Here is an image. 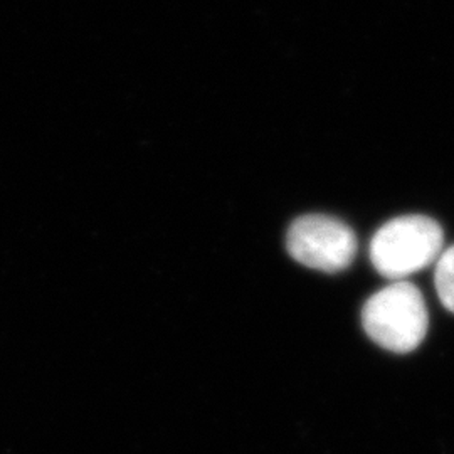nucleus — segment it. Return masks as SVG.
Returning <instances> with one entry per match:
<instances>
[{
	"mask_svg": "<svg viewBox=\"0 0 454 454\" xmlns=\"http://www.w3.org/2000/svg\"><path fill=\"white\" fill-rule=\"evenodd\" d=\"M286 247L293 260L311 270L339 273L347 270L357 254V238L340 219L309 214L298 217L286 234Z\"/></svg>",
	"mask_w": 454,
	"mask_h": 454,
	"instance_id": "3",
	"label": "nucleus"
},
{
	"mask_svg": "<svg viewBox=\"0 0 454 454\" xmlns=\"http://www.w3.org/2000/svg\"><path fill=\"white\" fill-rule=\"evenodd\" d=\"M365 333L382 348L409 354L424 340L429 313L418 286L397 281L375 293L362 309Z\"/></svg>",
	"mask_w": 454,
	"mask_h": 454,
	"instance_id": "1",
	"label": "nucleus"
},
{
	"mask_svg": "<svg viewBox=\"0 0 454 454\" xmlns=\"http://www.w3.org/2000/svg\"><path fill=\"white\" fill-rule=\"evenodd\" d=\"M444 232L426 215H403L380 227L371 243L373 268L390 279H403L438 260Z\"/></svg>",
	"mask_w": 454,
	"mask_h": 454,
	"instance_id": "2",
	"label": "nucleus"
},
{
	"mask_svg": "<svg viewBox=\"0 0 454 454\" xmlns=\"http://www.w3.org/2000/svg\"><path fill=\"white\" fill-rule=\"evenodd\" d=\"M434 285L444 309L454 313V246L441 253L434 273Z\"/></svg>",
	"mask_w": 454,
	"mask_h": 454,
	"instance_id": "4",
	"label": "nucleus"
}]
</instances>
